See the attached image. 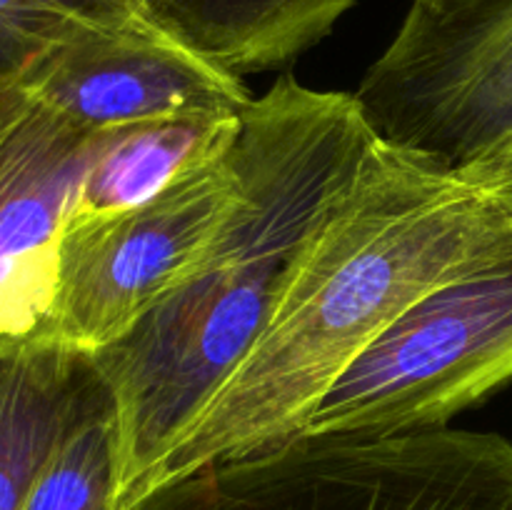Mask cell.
<instances>
[{"label": "cell", "instance_id": "obj_1", "mask_svg": "<svg viewBox=\"0 0 512 510\" xmlns=\"http://www.w3.org/2000/svg\"><path fill=\"white\" fill-rule=\"evenodd\" d=\"M378 135L353 93L275 80L240 118L238 200L193 268L115 343L90 355L115 418L110 510L155 470L250 353L295 263Z\"/></svg>", "mask_w": 512, "mask_h": 510}, {"label": "cell", "instance_id": "obj_2", "mask_svg": "<svg viewBox=\"0 0 512 510\" xmlns=\"http://www.w3.org/2000/svg\"><path fill=\"white\" fill-rule=\"evenodd\" d=\"M510 245L508 205L460 170L375 138L260 338L165 455L143 500L298 435L325 390L408 305Z\"/></svg>", "mask_w": 512, "mask_h": 510}, {"label": "cell", "instance_id": "obj_3", "mask_svg": "<svg viewBox=\"0 0 512 510\" xmlns=\"http://www.w3.org/2000/svg\"><path fill=\"white\" fill-rule=\"evenodd\" d=\"M133 510H512V440L450 425L293 435L165 485Z\"/></svg>", "mask_w": 512, "mask_h": 510}, {"label": "cell", "instance_id": "obj_4", "mask_svg": "<svg viewBox=\"0 0 512 510\" xmlns=\"http://www.w3.org/2000/svg\"><path fill=\"white\" fill-rule=\"evenodd\" d=\"M512 378V245L430 288L325 390L298 435L445 428Z\"/></svg>", "mask_w": 512, "mask_h": 510}, {"label": "cell", "instance_id": "obj_5", "mask_svg": "<svg viewBox=\"0 0 512 510\" xmlns=\"http://www.w3.org/2000/svg\"><path fill=\"white\" fill-rule=\"evenodd\" d=\"M385 143L463 170L512 138V0H413L355 90Z\"/></svg>", "mask_w": 512, "mask_h": 510}, {"label": "cell", "instance_id": "obj_6", "mask_svg": "<svg viewBox=\"0 0 512 510\" xmlns=\"http://www.w3.org/2000/svg\"><path fill=\"white\" fill-rule=\"evenodd\" d=\"M233 140L135 208L65 228L45 340L95 355L193 268L238 200Z\"/></svg>", "mask_w": 512, "mask_h": 510}, {"label": "cell", "instance_id": "obj_7", "mask_svg": "<svg viewBox=\"0 0 512 510\" xmlns=\"http://www.w3.org/2000/svg\"><path fill=\"white\" fill-rule=\"evenodd\" d=\"M90 133L143 123H228L253 105L243 75L203 58L150 20L73 35L18 80Z\"/></svg>", "mask_w": 512, "mask_h": 510}, {"label": "cell", "instance_id": "obj_8", "mask_svg": "<svg viewBox=\"0 0 512 510\" xmlns=\"http://www.w3.org/2000/svg\"><path fill=\"white\" fill-rule=\"evenodd\" d=\"M98 140L23 83L0 88V350L48 335L60 240Z\"/></svg>", "mask_w": 512, "mask_h": 510}, {"label": "cell", "instance_id": "obj_9", "mask_svg": "<svg viewBox=\"0 0 512 510\" xmlns=\"http://www.w3.org/2000/svg\"><path fill=\"white\" fill-rule=\"evenodd\" d=\"M103 388L90 355L53 340L0 350V510H23L40 470Z\"/></svg>", "mask_w": 512, "mask_h": 510}, {"label": "cell", "instance_id": "obj_10", "mask_svg": "<svg viewBox=\"0 0 512 510\" xmlns=\"http://www.w3.org/2000/svg\"><path fill=\"white\" fill-rule=\"evenodd\" d=\"M135 5L170 38L245 75L300 58L355 0H135Z\"/></svg>", "mask_w": 512, "mask_h": 510}, {"label": "cell", "instance_id": "obj_11", "mask_svg": "<svg viewBox=\"0 0 512 510\" xmlns=\"http://www.w3.org/2000/svg\"><path fill=\"white\" fill-rule=\"evenodd\" d=\"M238 125L240 120H175L103 130L68 225L123 213L153 198L200 158L225 148Z\"/></svg>", "mask_w": 512, "mask_h": 510}, {"label": "cell", "instance_id": "obj_12", "mask_svg": "<svg viewBox=\"0 0 512 510\" xmlns=\"http://www.w3.org/2000/svg\"><path fill=\"white\" fill-rule=\"evenodd\" d=\"M113 485L115 418L103 385L40 470L23 510H110Z\"/></svg>", "mask_w": 512, "mask_h": 510}, {"label": "cell", "instance_id": "obj_13", "mask_svg": "<svg viewBox=\"0 0 512 510\" xmlns=\"http://www.w3.org/2000/svg\"><path fill=\"white\" fill-rule=\"evenodd\" d=\"M140 20L135 0H0V88L73 35Z\"/></svg>", "mask_w": 512, "mask_h": 510}, {"label": "cell", "instance_id": "obj_14", "mask_svg": "<svg viewBox=\"0 0 512 510\" xmlns=\"http://www.w3.org/2000/svg\"><path fill=\"white\" fill-rule=\"evenodd\" d=\"M460 173L512 210V138Z\"/></svg>", "mask_w": 512, "mask_h": 510}]
</instances>
